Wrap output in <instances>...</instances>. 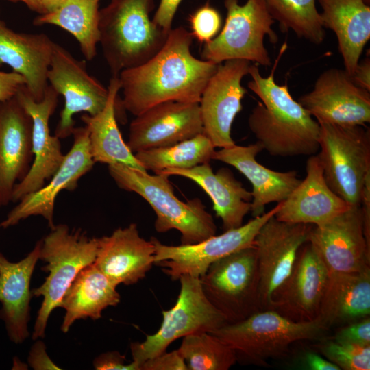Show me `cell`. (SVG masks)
Here are the masks:
<instances>
[{"label":"cell","mask_w":370,"mask_h":370,"mask_svg":"<svg viewBox=\"0 0 370 370\" xmlns=\"http://www.w3.org/2000/svg\"><path fill=\"white\" fill-rule=\"evenodd\" d=\"M298 102L319 123L365 126L370 122V92L356 85L345 69L324 71Z\"/></svg>","instance_id":"9a60e30c"},{"label":"cell","mask_w":370,"mask_h":370,"mask_svg":"<svg viewBox=\"0 0 370 370\" xmlns=\"http://www.w3.org/2000/svg\"><path fill=\"white\" fill-rule=\"evenodd\" d=\"M332 340L341 343L370 345L369 317L343 325Z\"/></svg>","instance_id":"74e56055"},{"label":"cell","mask_w":370,"mask_h":370,"mask_svg":"<svg viewBox=\"0 0 370 370\" xmlns=\"http://www.w3.org/2000/svg\"><path fill=\"white\" fill-rule=\"evenodd\" d=\"M352 206L328 186L317 154L309 156L306 177L275 214L279 221L322 225Z\"/></svg>","instance_id":"7402d4cb"},{"label":"cell","mask_w":370,"mask_h":370,"mask_svg":"<svg viewBox=\"0 0 370 370\" xmlns=\"http://www.w3.org/2000/svg\"><path fill=\"white\" fill-rule=\"evenodd\" d=\"M135 116L126 143L134 153L170 146L203 133L199 103L162 102Z\"/></svg>","instance_id":"d6986e66"},{"label":"cell","mask_w":370,"mask_h":370,"mask_svg":"<svg viewBox=\"0 0 370 370\" xmlns=\"http://www.w3.org/2000/svg\"><path fill=\"white\" fill-rule=\"evenodd\" d=\"M97 247V238H89L86 232L71 230L66 224L55 225L42 239L39 259L47 263L41 269L49 275L41 286L32 291V296L43 297L34 327V340L45 337L51 313L60 307L78 273L94 263Z\"/></svg>","instance_id":"8992f818"},{"label":"cell","mask_w":370,"mask_h":370,"mask_svg":"<svg viewBox=\"0 0 370 370\" xmlns=\"http://www.w3.org/2000/svg\"><path fill=\"white\" fill-rule=\"evenodd\" d=\"M282 202L239 227L224 231L221 234L212 236L195 244L167 245L151 237L155 247L154 264L160 267L173 281L184 275L200 278L213 262L254 245L259 230L275 216Z\"/></svg>","instance_id":"8fae6325"},{"label":"cell","mask_w":370,"mask_h":370,"mask_svg":"<svg viewBox=\"0 0 370 370\" xmlns=\"http://www.w3.org/2000/svg\"><path fill=\"white\" fill-rule=\"evenodd\" d=\"M264 1L282 32L291 30L298 38L315 45L323 42L325 31L317 9V0Z\"/></svg>","instance_id":"836d02e7"},{"label":"cell","mask_w":370,"mask_h":370,"mask_svg":"<svg viewBox=\"0 0 370 370\" xmlns=\"http://www.w3.org/2000/svg\"><path fill=\"white\" fill-rule=\"evenodd\" d=\"M360 207L362 213L364 230L366 239L370 243V177L366 181Z\"/></svg>","instance_id":"7dc6e473"},{"label":"cell","mask_w":370,"mask_h":370,"mask_svg":"<svg viewBox=\"0 0 370 370\" xmlns=\"http://www.w3.org/2000/svg\"><path fill=\"white\" fill-rule=\"evenodd\" d=\"M116 286L94 263L83 268L62 298L60 307L66 313L61 330L66 333L78 319H100L104 309L120 302Z\"/></svg>","instance_id":"f546056e"},{"label":"cell","mask_w":370,"mask_h":370,"mask_svg":"<svg viewBox=\"0 0 370 370\" xmlns=\"http://www.w3.org/2000/svg\"><path fill=\"white\" fill-rule=\"evenodd\" d=\"M140 370H188L178 350L164 352L147 359L140 365Z\"/></svg>","instance_id":"f35d334b"},{"label":"cell","mask_w":370,"mask_h":370,"mask_svg":"<svg viewBox=\"0 0 370 370\" xmlns=\"http://www.w3.org/2000/svg\"><path fill=\"white\" fill-rule=\"evenodd\" d=\"M100 0H67L60 7L34 20V25H53L69 32L79 43L87 60L97 55L99 43Z\"/></svg>","instance_id":"1f68e13d"},{"label":"cell","mask_w":370,"mask_h":370,"mask_svg":"<svg viewBox=\"0 0 370 370\" xmlns=\"http://www.w3.org/2000/svg\"><path fill=\"white\" fill-rule=\"evenodd\" d=\"M156 173L184 177L199 186L210 197L224 231L241 227L250 212L251 191L245 189L227 168L214 173L209 163H206L189 169H167Z\"/></svg>","instance_id":"4316f807"},{"label":"cell","mask_w":370,"mask_h":370,"mask_svg":"<svg viewBox=\"0 0 370 370\" xmlns=\"http://www.w3.org/2000/svg\"><path fill=\"white\" fill-rule=\"evenodd\" d=\"M193 36L183 27L171 29L162 48L144 63L121 71V107L134 116L166 101L199 103L218 64L191 53Z\"/></svg>","instance_id":"6da1fadb"},{"label":"cell","mask_w":370,"mask_h":370,"mask_svg":"<svg viewBox=\"0 0 370 370\" xmlns=\"http://www.w3.org/2000/svg\"><path fill=\"white\" fill-rule=\"evenodd\" d=\"M200 282L206 297L227 323L245 319L261 310L254 245L213 262L200 278Z\"/></svg>","instance_id":"30bf717a"},{"label":"cell","mask_w":370,"mask_h":370,"mask_svg":"<svg viewBox=\"0 0 370 370\" xmlns=\"http://www.w3.org/2000/svg\"><path fill=\"white\" fill-rule=\"evenodd\" d=\"M303 361L305 367L310 370H341L335 364L314 352H306Z\"/></svg>","instance_id":"ee69618b"},{"label":"cell","mask_w":370,"mask_h":370,"mask_svg":"<svg viewBox=\"0 0 370 370\" xmlns=\"http://www.w3.org/2000/svg\"><path fill=\"white\" fill-rule=\"evenodd\" d=\"M308 241L329 273L370 269V243L365 237L360 206H352L322 225H313Z\"/></svg>","instance_id":"2e32d148"},{"label":"cell","mask_w":370,"mask_h":370,"mask_svg":"<svg viewBox=\"0 0 370 370\" xmlns=\"http://www.w3.org/2000/svg\"><path fill=\"white\" fill-rule=\"evenodd\" d=\"M73 145L49 182L39 190L24 196L0 223V228L17 225L31 216H42L53 229L56 198L61 190H74L79 180L95 163L90 153L88 130L86 126L75 127Z\"/></svg>","instance_id":"e0dca14e"},{"label":"cell","mask_w":370,"mask_h":370,"mask_svg":"<svg viewBox=\"0 0 370 370\" xmlns=\"http://www.w3.org/2000/svg\"><path fill=\"white\" fill-rule=\"evenodd\" d=\"M214 146L204 134L176 144L134 153L143 167L155 173L167 169H189L209 163Z\"/></svg>","instance_id":"d6a6232c"},{"label":"cell","mask_w":370,"mask_h":370,"mask_svg":"<svg viewBox=\"0 0 370 370\" xmlns=\"http://www.w3.org/2000/svg\"><path fill=\"white\" fill-rule=\"evenodd\" d=\"M67 0H18L24 3L31 10L39 15H44L53 12Z\"/></svg>","instance_id":"bcb514c9"},{"label":"cell","mask_w":370,"mask_h":370,"mask_svg":"<svg viewBox=\"0 0 370 370\" xmlns=\"http://www.w3.org/2000/svg\"><path fill=\"white\" fill-rule=\"evenodd\" d=\"M328 271L309 242L300 248L274 310L294 321H309L319 317Z\"/></svg>","instance_id":"44dd1931"},{"label":"cell","mask_w":370,"mask_h":370,"mask_svg":"<svg viewBox=\"0 0 370 370\" xmlns=\"http://www.w3.org/2000/svg\"><path fill=\"white\" fill-rule=\"evenodd\" d=\"M251 62L230 60L219 64L206 84L199 101L203 133L214 147L226 148L235 145L232 125L242 110V99L247 90L243 78L249 74Z\"/></svg>","instance_id":"5bb4252c"},{"label":"cell","mask_w":370,"mask_h":370,"mask_svg":"<svg viewBox=\"0 0 370 370\" xmlns=\"http://www.w3.org/2000/svg\"><path fill=\"white\" fill-rule=\"evenodd\" d=\"M50 86L64 99L55 135L65 138L75 128L73 116L84 112L95 115L105 107L108 89L90 75L84 60H78L65 48L55 42L47 73Z\"/></svg>","instance_id":"4fadbf2b"},{"label":"cell","mask_w":370,"mask_h":370,"mask_svg":"<svg viewBox=\"0 0 370 370\" xmlns=\"http://www.w3.org/2000/svg\"><path fill=\"white\" fill-rule=\"evenodd\" d=\"M31 116L16 97L0 101V207L12 201L15 185L34 160Z\"/></svg>","instance_id":"ffe728a7"},{"label":"cell","mask_w":370,"mask_h":370,"mask_svg":"<svg viewBox=\"0 0 370 370\" xmlns=\"http://www.w3.org/2000/svg\"><path fill=\"white\" fill-rule=\"evenodd\" d=\"M312 227L281 221L273 216L259 230L254 245L257 251L261 310H274Z\"/></svg>","instance_id":"7c38bea8"},{"label":"cell","mask_w":370,"mask_h":370,"mask_svg":"<svg viewBox=\"0 0 370 370\" xmlns=\"http://www.w3.org/2000/svg\"><path fill=\"white\" fill-rule=\"evenodd\" d=\"M97 241L94 264L116 286L137 283L154 264V244L140 236L136 223L119 227Z\"/></svg>","instance_id":"603a6c76"},{"label":"cell","mask_w":370,"mask_h":370,"mask_svg":"<svg viewBox=\"0 0 370 370\" xmlns=\"http://www.w3.org/2000/svg\"><path fill=\"white\" fill-rule=\"evenodd\" d=\"M317 349L340 369H370V345L341 343L332 339L319 344Z\"/></svg>","instance_id":"d590c367"},{"label":"cell","mask_w":370,"mask_h":370,"mask_svg":"<svg viewBox=\"0 0 370 370\" xmlns=\"http://www.w3.org/2000/svg\"><path fill=\"white\" fill-rule=\"evenodd\" d=\"M179 280L177 301L171 309L162 312L159 330L147 335L144 341L130 344L133 361L140 369L145 360L166 352L177 339L195 333L212 332L227 323L206 297L199 278L184 275Z\"/></svg>","instance_id":"9c48e42d"},{"label":"cell","mask_w":370,"mask_h":370,"mask_svg":"<svg viewBox=\"0 0 370 370\" xmlns=\"http://www.w3.org/2000/svg\"><path fill=\"white\" fill-rule=\"evenodd\" d=\"M324 28L338 40L345 70L352 75L370 38L369 0H317Z\"/></svg>","instance_id":"83f0119b"},{"label":"cell","mask_w":370,"mask_h":370,"mask_svg":"<svg viewBox=\"0 0 370 370\" xmlns=\"http://www.w3.org/2000/svg\"><path fill=\"white\" fill-rule=\"evenodd\" d=\"M58 93L49 85L44 98L36 101L25 85L18 90L16 98L31 116L34 160L25 178L13 190L12 202H18L24 196L45 185L62 164L64 156L60 138L50 134L49 121L58 103Z\"/></svg>","instance_id":"ac0fdd59"},{"label":"cell","mask_w":370,"mask_h":370,"mask_svg":"<svg viewBox=\"0 0 370 370\" xmlns=\"http://www.w3.org/2000/svg\"><path fill=\"white\" fill-rule=\"evenodd\" d=\"M153 0H111L99 10V43L112 77L140 65L164 45L169 32L150 18Z\"/></svg>","instance_id":"3957f363"},{"label":"cell","mask_w":370,"mask_h":370,"mask_svg":"<svg viewBox=\"0 0 370 370\" xmlns=\"http://www.w3.org/2000/svg\"><path fill=\"white\" fill-rule=\"evenodd\" d=\"M188 21L193 38L201 43L208 42L216 37L222 25L219 12L208 2L190 14Z\"/></svg>","instance_id":"8d00e7d4"},{"label":"cell","mask_w":370,"mask_h":370,"mask_svg":"<svg viewBox=\"0 0 370 370\" xmlns=\"http://www.w3.org/2000/svg\"><path fill=\"white\" fill-rule=\"evenodd\" d=\"M370 314V269L328 272L319 317L330 328L345 325Z\"/></svg>","instance_id":"f1b7e54d"},{"label":"cell","mask_w":370,"mask_h":370,"mask_svg":"<svg viewBox=\"0 0 370 370\" xmlns=\"http://www.w3.org/2000/svg\"><path fill=\"white\" fill-rule=\"evenodd\" d=\"M28 363L34 369H61L48 356L43 342L38 341L32 347Z\"/></svg>","instance_id":"7bdbcfd3"},{"label":"cell","mask_w":370,"mask_h":370,"mask_svg":"<svg viewBox=\"0 0 370 370\" xmlns=\"http://www.w3.org/2000/svg\"><path fill=\"white\" fill-rule=\"evenodd\" d=\"M42 239L27 256L17 262L9 261L0 252V319L5 323L10 340L20 344L29 335L30 282L39 260Z\"/></svg>","instance_id":"484cf974"},{"label":"cell","mask_w":370,"mask_h":370,"mask_svg":"<svg viewBox=\"0 0 370 370\" xmlns=\"http://www.w3.org/2000/svg\"><path fill=\"white\" fill-rule=\"evenodd\" d=\"M104 108L95 115L84 114L81 119L88 130L90 153L94 162L121 164L147 171L123 140L116 121V102L121 90L118 77H112Z\"/></svg>","instance_id":"4dcf8cb0"},{"label":"cell","mask_w":370,"mask_h":370,"mask_svg":"<svg viewBox=\"0 0 370 370\" xmlns=\"http://www.w3.org/2000/svg\"><path fill=\"white\" fill-rule=\"evenodd\" d=\"M352 81L356 85L370 92V59L365 58L358 62L352 75Z\"/></svg>","instance_id":"f6af8a7d"},{"label":"cell","mask_w":370,"mask_h":370,"mask_svg":"<svg viewBox=\"0 0 370 370\" xmlns=\"http://www.w3.org/2000/svg\"><path fill=\"white\" fill-rule=\"evenodd\" d=\"M182 0H160L153 17V23L166 32L172 29L177 10Z\"/></svg>","instance_id":"60d3db41"},{"label":"cell","mask_w":370,"mask_h":370,"mask_svg":"<svg viewBox=\"0 0 370 370\" xmlns=\"http://www.w3.org/2000/svg\"><path fill=\"white\" fill-rule=\"evenodd\" d=\"M108 171L116 185L142 197L156 215L158 232L176 230L181 234V244L191 245L216 234L212 216L198 198L184 202L174 194L169 176L149 175L147 171L121 164L108 165Z\"/></svg>","instance_id":"277c9868"},{"label":"cell","mask_w":370,"mask_h":370,"mask_svg":"<svg viewBox=\"0 0 370 370\" xmlns=\"http://www.w3.org/2000/svg\"><path fill=\"white\" fill-rule=\"evenodd\" d=\"M320 160L330 189L351 206H360L370 177V130L362 125L319 123Z\"/></svg>","instance_id":"52a82bcc"},{"label":"cell","mask_w":370,"mask_h":370,"mask_svg":"<svg viewBox=\"0 0 370 370\" xmlns=\"http://www.w3.org/2000/svg\"><path fill=\"white\" fill-rule=\"evenodd\" d=\"M262 150L258 141L246 146L235 144L214 151L212 158L234 167L250 182L253 217L264 213L267 204L285 200L301 182L295 171H276L259 163L256 157Z\"/></svg>","instance_id":"cb8c5ba5"},{"label":"cell","mask_w":370,"mask_h":370,"mask_svg":"<svg viewBox=\"0 0 370 370\" xmlns=\"http://www.w3.org/2000/svg\"><path fill=\"white\" fill-rule=\"evenodd\" d=\"M26 84L25 78L14 71H0V101L15 97L19 88Z\"/></svg>","instance_id":"b9f144b4"},{"label":"cell","mask_w":370,"mask_h":370,"mask_svg":"<svg viewBox=\"0 0 370 370\" xmlns=\"http://www.w3.org/2000/svg\"><path fill=\"white\" fill-rule=\"evenodd\" d=\"M93 365L97 370H140L134 361L127 363L125 356L116 351L100 354L94 360Z\"/></svg>","instance_id":"ab89813d"},{"label":"cell","mask_w":370,"mask_h":370,"mask_svg":"<svg viewBox=\"0 0 370 370\" xmlns=\"http://www.w3.org/2000/svg\"><path fill=\"white\" fill-rule=\"evenodd\" d=\"M223 3L227 12L224 25L216 37L204 44L202 59L218 64L239 59L271 66L264 37L274 44L278 36L272 29L275 21L264 1L247 0L241 5L238 0H224Z\"/></svg>","instance_id":"ba28073f"},{"label":"cell","mask_w":370,"mask_h":370,"mask_svg":"<svg viewBox=\"0 0 370 370\" xmlns=\"http://www.w3.org/2000/svg\"><path fill=\"white\" fill-rule=\"evenodd\" d=\"M284 43L270 75L262 77L258 64H251L248 88L261 100L248 118L250 130L263 150L280 157L310 156L319 150L320 125L310 114L291 95L286 84L275 81V71Z\"/></svg>","instance_id":"7a4b0ae2"},{"label":"cell","mask_w":370,"mask_h":370,"mask_svg":"<svg viewBox=\"0 0 370 370\" xmlns=\"http://www.w3.org/2000/svg\"><path fill=\"white\" fill-rule=\"evenodd\" d=\"M328 329L319 317L309 321H294L274 310H265L227 323L210 333L232 349L237 361L267 366L268 360L284 357L293 343L317 339Z\"/></svg>","instance_id":"5b68a950"},{"label":"cell","mask_w":370,"mask_h":370,"mask_svg":"<svg viewBox=\"0 0 370 370\" xmlns=\"http://www.w3.org/2000/svg\"><path fill=\"white\" fill-rule=\"evenodd\" d=\"M177 350L188 370H227L237 362L232 349L207 332L183 337Z\"/></svg>","instance_id":"e575fe53"},{"label":"cell","mask_w":370,"mask_h":370,"mask_svg":"<svg viewBox=\"0 0 370 370\" xmlns=\"http://www.w3.org/2000/svg\"><path fill=\"white\" fill-rule=\"evenodd\" d=\"M55 42L45 34L18 33L0 20V66L7 64L25 79L36 101H40L49 86V69Z\"/></svg>","instance_id":"d4e9b609"},{"label":"cell","mask_w":370,"mask_h":370,"mask_svg":"<svg viewBox=\"0 0 370 370\" xmlns=\"http://www.w3.org/2000/svg\"><path fill=\"white\" fill-rule=\"evenodd\" d=\"M6 1H10L13 2V3L18 2V0H6Z\"/></svg>","instance_id":"c3c4849f"}]
</instances>
